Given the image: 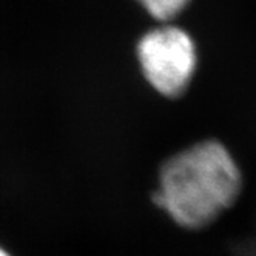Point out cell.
<instances>
[{"mask_svg":"<svg viewBox=\"0 0 256 256\" xmlns=\"http://www.w3.org/2000/svg\"><path fill=\"white\" fill-rule=\"evenodd\" d=\"M242 174L218 140H202L173 154L159 173L156 204L188 230L214 222L240 198Z\"/></svg>","mask_w":256,"mask_h":256,"instance_id":"6da1fadb","label":"cell"},{"mask_svg":"<svg viewBox=\"0 0 256 256\" xmlns=\"http://www.w3.org/2000/svg\"><path fill=\"white\" fill-rule=\"evenodd\" d=\"M136 56L145 80L160 96L179 98L193 80L196 45L179 26L166 24L145 32L138 42Z\"/></svg>","mask_w":256,"mask_h":256,"instance_id":"7a4b0ae2","label":"cell"},{"mask_svg":"<svg viewBox=\"0 0 256 256\" xmlns=\"http://www.w3.org/2000/svg\"><path fill=\"white\" fill-rule=\"evenodd\" d=\"M153 19L167 24L184 11L190 0H138Z\"/></svg>","mask_w":256,"mask_h":256,"instance_id":"3957f363","label":"cell"},{"mask_svg":"<svg viewBox=\"0 0 256 256\" xmlns=\"http://www.w3.org/2000/svg\"><path fill=\"white\" fill-rule=\"evenodd\" d=\"M0 256H11V254H10L4 247H0Z\"/></svg>","mask_w":256,"mask_h":256,"instance_id":"277c9868","label":"cell"}]
</instances>
